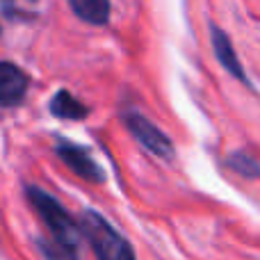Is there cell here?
I'll return each mask as SVG.
<instances>
[{
  "label": "cell",
  "mask_w": 260,
  "mask_h": 260,
  "mask_svg": "<svg viewBox=\"0 0 260 260\" xmlns=\"http://www.w3.org/2000/svg\"><path fill=\"white\" fill-rule=\"evenodd\" d=\"M25 197H27V201H30V206L35 208V212L39 215V219L44 221L50 240H55L57 244H64V247L78 251V249H80V240H82L80 224L64 210L62 203H59L53 194H48L46 189L37 187V185H27Z\"/></svg>",
  "instance_id": "1"
},
{
  "label": "cell",
  "mask_w": 260,
  "mask_h": 260,
  "mask_svg": "<svg viewBox=\"0 0 260 260\" xmlns=\"http://www.w3.org/2000/svg\"><path fill=\"white\" fill-rule=\"evenodd\" d=\"M78 224H80L82 238L91 244L96 260H137L128 240L101 212L87 208L80 212Z\"/></svg>",
  "instance_id": "2"
},
{
  "label": "cell",
  "mask_w": 260,
  "mask_h": 260,
  "mask_svg": "<svg viewBox=\"0 0 260 260\" xmlns=\"http://www.w3.org/2000/svg\"><path fill=\"white\" fill-rule=\"evenodd\" d=\"M123 123H126V128L130 130V135H133L148 153L162 157V160H174V144H171V139L167 137L155 123L148 121L144 114L128 110V112H123Z\"/></svg>",
  "instance_id": "3"
},
{
  "label": "cell",
  "mask_w": 260,
  "mask_h": 260,
  "mask_svg": "<svg viewBox=\"0 0 260 260\" xmlns=\"http://www.w3.org/2000/svg\"><path fill=\"white\" fill-rule=\"evenodd\" d=\"M55 153L59 155V160L69 167L76 176H80L87 183H103L105 171L101 169V165L89 155V151L67 139H57L55 144Z\"/></svg>",
  "instance_id": "4"
},
{
  "label": "cell",
  "mask_w": 260,
  "mask_h": 260,
  "mask_svg": "<svg viewBox=\"0 0 260 260\" xmlns=\"http://www.w3.org/2000/svg\"><path fill=\"white\" fill-rule=\"evenodd\" d=\"M27 94V76L12 62H0V108H14Z\"/></svg>",
  "instance_id": "5"
},
{
  "label": "cell",
  "mask_w": 260,
  "mask_h": 260,
  "mask_svg": "<svg viewBox=\"0 0 260 260\" xmlns=\"http://www.w3.org/2000/svg\"><path fill=\"white\" fill-rule=\"evenodd\" d=\"M210 32H212V50H215V55H217V59H219V64H221V67H224L233 78H238L240 82H244L247 87H251V82H249L247 73H244V67H242V62H240L238 53H235L233 44H231L229 35H226L221 27H217V25H212Z\"/></svg>",
  "instance_id": "6"
},
{
  "label": "cell",
  "mask_w": 260,
  "mask_h": 260,
  "mask_svg": "<svg viewBox=\"0 0 260 260\" xmlns=\"http://www.w3.org/2000/svg\"><path fill=\"white\" fill-rule=\"evenodd\" d=\"M69 5L89 25H105L110 21V0H69Z\"/></svg>",
  "instance_id": "7"
},
{
  "label": "cell",
  "mask_w": 260,
  "mask_h": 260,
  "mask_svg": "<svg viewBox=\"0 0 260 260\" xmlns=\"http://www.w3.org/2000/svg\"><path fill=\"white\" fill-rule=\"evenodd\" d=\"M50 112L55 114V117L59 119H71V121H78V119H85L87 117V105L80 103V101L76 99V96L71 94V91L67 89H59L57 94L50 99Z\"/></svg>",
  "instance_id": "8"
},
{
  "label": "cell",
  "mask_w": 260,
  "mask_h": 260,
  "mask_svg": "<svg viewBox=\"0 0 260 260\" xmlns=\"http://www.w3.org/2000/svg\"><path fill=\"white\" fill-rule=\"evenodd\" d=\"M226 165L244 178H260V162L244 151H235L226 157Z\"/></svg>",
  "instance_id": "9"
},
{
  "label": "cell",
  "mask_w": 260,
  "mask_h": 260,
  "mask_svg": "<svg viewBox=\"0 0 260 260\" xmlns=\"http://www.w3.org/2000/svg\"><path fill=\"white\" fill-rule=\"evenodd\" d=\"M37 249H39L44 260H78L76 249H69L64 244H57L50 238H37Z\"/></svg>",
  "instance_id": "10"
},
{
  "label": "cell",
  "mask_w": 260,
  "mask_h": 260,
  "mask_svg": "<svg viewBox=\"0 0 260 260\" xmlns=\"http://www.w3.org/2000/svg\"><path fill=\"white\" fill-rule=\"evenodd\" d=\"M0 3L7 5V3H16V0H0ZM25 3H35V0H25Z\"/></svg>",
  "instance_id": "11"
}]
</instances>
